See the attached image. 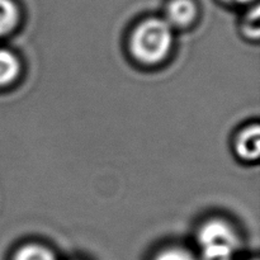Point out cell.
I'll list each match as a JSON object with an SVG mask.
<instances>
[{
	"label": "cell",
	"instance_id": "5",
	"mask_svg": "<svg viewBox=\"0 0 260 260\" xmlns=\"http://www.w3.org/2000/svg\"><path fill=\"white\" fill-rule=\"evenodd\" d=\"M20 74V61L12 51L0 48V86L14 83Z\"/></svg>",
	"mask_w": 260,
	"mask_h": 260
},
{
	"label": "cell",
	"instance_id": "6",
	"mask_svg": "<svg viewBox=\"0 0 260 260\" xmlns=\"http://www.w3.org/2000/svg\"><path fill=\"white\" fill-rule=\"evenodd\" d=\"M20 20V10L14 0H0V37L12 33Z\"/></svg>",
	"mask_w": 260,
	"mask_h": 260
},
{
	"label": "cell",
	"instance_id": "9",
	"mask_svg": "<svg viewBox=\"0 0 260 260\" xmlns=\"http://www.w3.org/2000/svg\"><path fill=\"white\" fill-rule=\"evenodd\" d=\"M260 15L259 8L255 7L245 15L243 22V32L245 33L246 37L258 40L260 36Z\"/></svg>",
	"mask_w": 260,
	"mask_h": 260
},
{
	"label": "cell",
	"instance_id": "1",
	"mask_svg": "<svg viewBox=\"0 0 260 260\" xmlns=\"http://www.w3.org/2000/svg\"><path fill=\"white\" fill-rule=\"evenodd\" d=\"M173 28L161 18H147L136 25L129 37V51L139 62L156 65L169 56Z\"/></svg>",
	"mask_w": 260,
	"mask_h": 260
},
{
	"label": "cell",
	"instance_id": "4",
	"mask_svg": "<svg viewBox=\"0 0 260 260\" xmlns=\"http://www.w3.org/2000/svg\"><path fill=\"white\" fill-rule=\"evenodd\" d=\"M235 151L245 161H255L260 155V128L258 124H251L239 132L235 141Z\"/></svg>",
	"mask_w": 260,
	"mask_h": 260
},
{
	"label": "cell",
	"instance_id": "8",
	"mask_svg": "<svg viewBox=\"0 0 260 260\" xmlns=\"http://www.w3.org/2000/svg\"><path fill=\"white\" fill-rule=\"evenodd\" d=\"M151 260H201V258L183 246L172 245L157 251Z\"/></svg>",
	"mask_w": 260,
	"mask_h": 260
},
{
	"label": "cell",
	"instance_id": "3",
	"mask_svg": "<svg viewBox=\"0 0 260 260\" xmlns=\"http://www.w3.org/2000/svg\"><path fill=\"white\" fill-rule=\"evenodd\" d=\"M198 7L194 0H172L165 12V20L172 28H185L196 22Z\"/></svg>",
	"mask_w": 260,
	"mask_h": 260
},
{
	"label": "cell",
	"instance_id": "2",
	"mask_svg": "<svg viewBox=\"0 0 260 260\" xmlns=\"http://www.w3.org/2000/svg\"><path fill=\"white\" fill-rule=\"evenodd\" d=\"M197 244L201 260H235L240 236L226 220L211 218L198 230Z\"/></svg>",
	"mask_w": 260,
	"mask_h": 260
},
{
	"label": "cell",
	"instance_id": "11",
	"mask_svg": "<svg viewBox=\"0 0 260 260\" xmlns=\"http://www.w3.org/2000/svg\"><path fill=\"white\" fill-rule=\"evenodd\" d=\"M245 260H258L256 258H254V259H245Z\"/></svg>",
	"mask_w": 260,
	"mask_h": 260
},
{
	"label": "cell",
	"instance_id": "7",
	"mask_svg": "<svg viewBox=\"0 0 260 260\" xmlns=\"http://www.w3.org/2000/svg\"><path fill=\"white\" fill-rule=\"evenodd\" d=\"M12 260H58L55 251L41 243H28L19 246Z\"/></svg>",
	"mask_w": 260,
	"mask_h": 260
},
{
	"label": "cell",
	"instance_id": "10",
	"mask_svg": "<svg viewBox=\"0 0 260 260\" xmlns=\"http://www.w3.org/2000/svg\"><path fill=\"white\" fill-rule=\"evenodd\" d=\"M222 2L230 3V4H249V3L254 2V0H222Z\"/></svg>",
	"mask_w": 260,
	"mask_h": 260
}]
</instances>
